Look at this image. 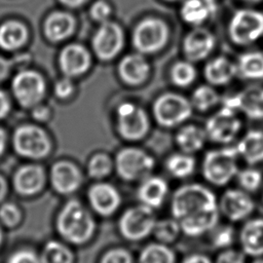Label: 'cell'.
Listing matches in <instances>:
<instances>
[{
  "instance_id": "6da1fadb",
  "label": "cell",
  "mask_w": 263,
  "mask_h": 263,
  "mask_svg": "<svg viewBox=\"0 0 263 263\" xmlns=\"http://www.w3.org/2000/svg\"><path fill=\"white\" fill-rule=\"evenodd\" d=\"M167 204L182 234L189 238L206 236L221 220L218 195L204 182H184L172 191Z\"/></svg>"
},
{
  "instance_id": "7a4b0ae2",
  "label": "cell",
  "mask_w": 263,
  "mask_h": 263,
  "mask_svg": "<svg viewBox=\"0 0 263 263\" xmlns=\"http://www.w3.org/2000/svg\"><path fill=\"white\" fill-rule=\"evenodd\" d=\"M53 227L57 237L73 248H82L95 239L98 232V217L85 201L73 196L65 198L58 209Z\"/></svg>"
},
{
  "instance_id": "3957f363",
  "label": "cell",
  "mask_w": 263,
  "mask_h": 263,
  "mask_svg": "<svg viewBox=\"0 0 263 263\" xmlns=\"http://www.w3.org/2000/svg\"><path fill=\"white\" fill-rule=\"evenodd\" d=\"M238 162L234 144L210 149L203 154L199 165L203 182L212 188L230 186L240 168Z\"/></svg>"
},
{
  "instance_id": "277c9868",
  "label": "cell",
  "mask_w": 263,
  "mask_h": 263,
  "mask_svg": "<svg viewBox=\"0 0 263 263\" xmlns=\"http://www.w3.org/2000/svg\"><path fill=\"white\" fill-rule=\"evenodd\" d=\"M156 211L136 202L120 211L117 217V232L126 242L140 243L152 237L157 220Z\"/></svg>"
},
{
  "instance_id": "5b68a950",
  "label": "cell",
  "mask_w": 263,
  "mask_h": 263,
  "mask_svg": "<svg viewBox=\"0 0 263 263\" xmlns=\"http://www.w3.org/2000/svg\"><path fill=\"white\" fill-rule=\"evenodd\" d=\"M114 157V174L124 183L137 184L154 173L156 160L145 149L128 145L120 148Z\"/></svg>"
},
{
  "instance_id": "8992f818",
  "label": "cell",
  "mask_w": 263,
  "mask_h": 263,
  "mask_svg": "<svg viewBox=\"0 0 263 263\" xmlns=\"http://www.w3.org/2000/svg\"><path fill=\"white\" fill-rule=\"evenodd\" d=\"M11 147L14 153L26 161L41 162L50 156L53 144L50 136L42 127L23 124L14 129Z\"/></svg>"
},
{
  "instance_id": "52a82bcc",
  "label": "cell",
  "mask_w": 263,
  "mask_h": 263,
  "mask_svg": "<svg viewBox=\"0 0 263 263\" xmlns=\"http://www.w3.org/2000/svg\"><path fill=\"white\" fill-rule=\"evenodd\" d=\"M48 186L64 198L75 196L84 186L85 172L71 159H58L47 170Z\"/></svg>"
},
{
  "instance_id": "ba28073f",
  "label": "cell",
  "mask_w": 263,
  "mask_h": 263,
  "mask_svg": "<svg viewBox=\"0 0 263 263\" xmlns=\"http://www.w3.org/2000/svg\"><path fill=\"white\" fill-rule=\"evenodd\" d=\"M191 101L176 92H164L158 96L152 105V115L158 125L175 128L185 123L192 115Z\"/></svg>"
},
{
  "instance_id": "9c48e42d",
  "label": "cell",
  "mask_w": 263,
  "mask_h": 263,
  "mask_svg": "<svg viewBox=\"0 0 263 263\" xmlns=\"http://www.w3.org/2000/svg\"><path fill=\"white\" fill-rule=\"evenodd\" d=\"M170 39L167 24L155 16L141 20L132 33V43L137 52L144 55L154 54L165 47Z\"/></svg>"
},
{
  "instance_id": "30bf717a",
  "label": "cell",
  "mask_w": 263,
  "mask_h": 263,
  "mask_svg": "<svg viewBox=\"0 0 263 263\" xmlns=\"http://www.w3.org/2000/svg\"><path fill=\"white\" fill-rule=\"evenodd\" d=\"M9 183L11 191L20 198H35L48 186L47 170L41 162L26 161L14 168Z\"/></svg>"
},
{
  "instance_id": "8fae6325",
  "label": "cell",
  "mask_w": 263,
  "mask_h": 263,
  "mask_svg": "<svg viewBox=\"0 0 263 263\" xmlns=\"http://www.w3.org/2000/svg\"><path fill=\"white\" fill-rule=\"evenodd\" d=\"M257 200L237 186L225 187L218 196V208L221 218L231 224H241L253 217L257 211Z\"/></svg>"
},
{
  "instance_id": "7c38bea8",
  "label": "cell",
  "mask_w": 263,
  "mask_h": 263,
  "mask_svg": "<svg viewBox=\"0 0 263 263\" xmlns=\"http://www.w3.org/2000/svg\"><path fill=\"white\" fill-rule=\"evenodd\" d=\"M122 202L121 191L108 180L93 181L86 188L85 203L98 218L114 217L120 212Z\"/></svg>"
},
{
  "instance_id": "4fadbf2b",
  "label": "cell",
  "mask_w": 263,
  "mask_h": 263,
  "mask_svg": "<svg viewBox=\"0 0 263 263\" xmlns=\"http://www.w3.org/2000/svg\"><path fill=\"white\" fill-rule=\"evenodd\" d=\"M230 40L238 46H248L263 37V12L254 8L236 10L228 23Z\"/></svg>"
},
{
  "instance_id": "5bb4252c",
  "label": "cell",
  "mask_w": 263,
  "mask_h": 263,
  "mask_svg": "<svg viewBox=\"0 0 263 263\" xmlns=\"http://www.w3.org/2000/svg\"><path fill=\"white\" fill-rule=\"evenodd\" d=\"M116 130L122 140L129 143L139 142L145 139L150 130L149 116L135 103H121L116 110Z\"/></svg>"
},
{
  "instance_id": "9a60e30c",
  "label": "cell",
  "mask_w": 263,
  "mask_h": 263,
  "mask_svg": "<svg viewBox=\"0 0 263 263\" xmlns=\"http://www.w3.org/2000/svg\"><path fill=\"white\" fill-rule=\"evenodd\" d=\"M125 35L122 27L109 20L99 25L91 37V49L93 54L102 62L114 60L123 49Z\"/></svg>"
},
{
  "instance_id": "2e32d148",
  "label": "cell",
  "mask_w": 263,
  "mask_h": 263,
  "mask_svg": "<svg viewBox=\"0 0 263 263\" xmlns=\"http://www.w3.org/2000/svg\"><path fill=\"white\" fill-rule=\"evenodd\" d=\"M11 90L16 102L24 108H33L41 104L45 90L43 76L34 70H23L14 75Z\"/></svg>"
},
{
  "instance_id": "e0dca14e",
  "label": "cell",
  "mask_w": 263,
  "mask_h": 263,
  "mask_svg": "<svg viewBox=\"0 0 263 263\" xmlns=\"http://www.w3.org/2000/svg\"><path fill=\"white\" fill-rule=\"evenodd\" d=\"M242 123L237 114L219 109L211 115L204 125L208 140L218 146L232 145L240 134Z\"/></svg>"
},
{
  "instance_id": "ac0fdd59",
  "label": "cell",
  "mask_w": 263,
  "mask_h": 263,
  "mask_svg": "<svg viewBox=\"0 0 263 263\" xmlns=\"http://www.w3.org/2000/svg\"><path fill=\"white\" fill-rule=\"evenodd\" d=\"M171 193L172 191L166 178L154 173L137 183L135 192L137 202L154 211L161 209L168 202Z\"/></svg>"
},
{
  "instance_id": "d6986e66",
  "label": "cell",
  "mask_w": 263,
  "mask_h": 263,
  "mask_svg": "<svg viewBox=\"0 0 263 263\" xmlns=\"http://www.w3.org/2000/svg\"><path fill=\"white\" fill-rule=\"evenodd\" d=\"M216 37L209 29L193 27L183 38L182 50L186 60L196 63L205 60L216 47Z\"/></svg>"
},
{
  "instance_id": "ffe728a7",
  "label": "cell",
  "mask_w": 263,
  "mask_h": 263,
  "mask_svg": "<svg viewBox=\"0 0 263 263\" xmlns=\"http://www.w3.org/2000/svg\"><path fill=\"white\" fill-rule=\"evenodd\" d=\"M92 64L90 51L80 43H69L59 54V67L64 76L76 78L85 74Z\"/></svg>"
},
{
  "instance_id": "44dd1931",
  "label": "cell",
  "mask_w": 263,
  "mask_h": 263,
  "mask_svg": "<svg viewBox=\"0 0 263 263\" xmlns=\"http://www.w3.org/2000/svg\"><path fill=\"white\" fill-rule=\"evenodd\" d=\"M237 245L249 259L263 257V216L254 215L240 224Z\"/></svg>"
},
{
  "instance_id": "7402d4cb",
  "label": "cell",
  "mask_w": 263,
  "mask_h": 263,
  "mask_svg": "<svg viewBox=\"0 0 263 263\" xmlns=\"http://www.w3.org/2000/svg\"><path fill=\"white\" fill-rule=\"evenodd\" d=\"M151 66L146 57L140 52L128 53L121 58L117 73L122 82L129 86L143 84L149 77Z\"/></svg>"
},
{
  "instance_id": "603a6c76",
  "label": "cell",
  "mask_w": 263,
  "mask_h": 263,
  "mask_svg": "<svg viewBox=\"0 0 263 263\" xmlns=\"http://www.w3.org/2000/svg\"><path fill=\"white\" fill-rule=\"evenodd\" d=\"M239 160L246 165L263 164V129L253 128L245 133L234 144Z\"/></svg>"
},
{
  "instance_id": "cb8c5ba5",
  "label": "cell",
  "mask_w": 263,
  "mask_h": 263,
  "mask_svg": "<svg viewBox=\"0 0 263 263\" xmlns=\"http://www.w3.org/2000/svg\"><path fill=\"white\" fill-rule=\"evenodd\" d=\"M76 25L73 14L64 10H55L46 16L43 23V33L49 41L62 42L73 35Z\"/></svg>"
},
{
  "instance_id": "d4e9b609",
  "label": "cell",
  "mask_w": 263,
  "mask_h": 263,
  "mask_svg": "<svg viewBox=\"0 0 263 263\" xmlns=\"http://www.w3.org/2000/svg\"><path fill=\"white\" fill-rule=\"evenodd\" d=\"M203 76L215 87L226 85L237 76L236 64L224 55L215 57L204 65Z\"/></svg>"
},
{
  "instance_id": "484cf974",
  "label": "cell",
  "mask_w": 263,
  "mask_h": 263,
  "mask_svg": "<svg viewBox=\"0 0 263 263\" xmlns=\"http://www.w3.org/2000/svg\"><path fill=\"white\" fill-rule=\"evenodd\" d=\"M163 168L170 178L186 182L196 172L197 162L194 155L177 151L166 156Z\"/></svg>"
},
{
  "instance_id": "4316f807",
  "label": "cell",
  "mask_w": 263,
  "mask_h": 263,
  "mask_svg": "<svg viewBox=\"0 0 263 263\" xmlns=\"http://www.w3.org/2000/svg\"><path fill=\"white\" fill-rule=\"evenodd\" d=\"M208 141L204 128L194 124L181 126L175 135V144L179 151L192 155L200 152Z\"/></svg>"
},
{
  "instance_id": "83f0119b",
  "label": "cell",
  "mask_w": 263,
  "mask_h": 263,
  "mask_svg": "<svg viewBox=\"0 0 263 263\" xmlns=\"http://www.w3.org/2000/svg\"><path fill=\"white\" fill-rule=\"evenodd\" d=\"M41 263H76L74 248L59 237L43 242L39 250Z\"/></svg>"
},
{
  "instance_id": "f1b7e54d",
  "label": "cell",
  "mask_w": 263,
  "mask_h": 263,
  "mask_svg": "<svg viewBox=\"0 0 263 263\" xmlns=\"http://www.w3.org/2000/svg\"><path fill=\"white\" fill-rule=\"evenodd\" d=\"M29 37L27 26L21 21L10 20L0 25V48L14 51L26 44Z\"/></svg>"
},
{
  "instance_id": "f546056e",
  "label": "cell",
  "mask_w": 263,
  "mask_h": 263,
  "mask_svg": "<svg viewBox=\"0 0 263 263\" xmlns=\"http://www.w3.org/2000/svg\"><path fill=\"white\" fill-rule=\"evenodd\" d=\"M136 260L137 263H178L179 261L173 246L155 240L145 243L136 255Z\"/></svg>"
},
{
  "instance_id": "4dcf8cb0",
  "label": "cell",
  "mask_w": 263,
  "mask_h": 263,
  "mask_svg": "<svg viewBox=\"0 0 263 263\" xmlns=\"http://www.w3.org/2000/svg\"><path fill=\"white\" fill-rule=\"evenodd\" d=\"M238 93L240 112L251 120H263V86L252 85Z\"/></svg>"
},
{
  "instance_id": "1f68e13d",
  "label": "cell",
  "mask_w": 263,
  "mask_h": 263,
  "mask_svg": "<svg viewBox=\"0 0 263 263\" xmlns=\"http://www.w3.org/2000/svg\"><path fill=\"white\" fill-rule=\"evenodd\" d=\"M84 172L91 182L108 180L114 174V157L107 152H95L88 157Z\"/></svg>"
},
{
  "instance_id": "d6a6232c",
  "label": "cell",
  "mask_w": 263,
  "mask_h": 263,
  "mask_svg": "<svg viewBox=\"0 0 263 263\" xmlns=\"http://www.w3.org/2000/svg\"><path fill=\"white\" fill-rule=\"evenodd\" d=\"M216 12L204 0H183L180 7L181 18L192 27L201 26Z\"/></svg>"
},
{
  "instance_id": "836d02e7",
  "label": "cell",
  "mask_w": 263,
  "mask_h": 263,
  "mask_svg": "<svg viewBox=\"0 0 263 263\" xmlns=\"http://www.w3.org/2000/svg\"><path fill=\"white\" fill-rule=\"evenodd\" d=\"M235 64L237 76L251 81L263 80V52L257 50L243 52Z\"/></svg>"
},
{
  "instance_id": "e575fe53",
  "label": "cell",
  "mask_w": 263,
  "mask_h": 263,
  "mask_svg": "<svg viewBox=\"0 0 263 263\" xmlns=\"http://www.w3.org/2000/svg\"><path fill=\"white\" fill-rule=\"evenodd\" d=\"M181 235L183 234L180 224L174 217L170 215L168 217L157 218L152 232L153 240L173 246L176 241H178Z\"/></svg>"
},
{
  "instance_id": "d590c367",
  "label": "cell",
  "mask_w": 263,
  "mask_h": 263,
  "mask_svg": "<svg viewBox=\"0 0 263 263\" xmlns=\"http://www.w3.org/2000/svg\"><path fill=\"white\" fill-rule=\"evenodd\" d=\"M210 246L218 251L235 247L237 245V229L233 224L225 222L219 223L208 235Z\"/></svg>"
},
{
  "instance_id": "8d00e7d4",
  "label": "cell",
  "mask_w": 263,
  "mask_h": 263,
  "mask_svg": "<svg viewBox=\"0 0 263 263\" xmlns=\"http://www.w3.org/2000/svg\"><path fill=\"white\" fill-rule=\"evenodd\" d=\"M234 182L235 186L246 192L252 195L259 194L263 186V172L259 166L246 165L238 170Z\"/></svg>"
},
{
  "instance_id": "74e56055",
  "label": "cell",
  "mask_w": 263,
  "mask_h": 263,
  "mask_svg": "<svg viewBox=\"0 0 263 263\" xmlns=\"http://www.w3.org/2000/svg\"><path fill=\"white\" fill-rule=\"evenodd\" d=\"M190 101L193 108L200 112H206L216 107L220 103L221 98L215 86L208 83L195 87Z\"/></svg>"
},
{
  "instance_id": "f35d334b",
  "label": "cell",
  "mask_w": 263,
  "mask_h": 263,
  "mask_svg": "<svg viewBox=\"0 0 263 263\" xmlns=\"http://www.w3.org/2000/svg\"><path fill=\"white\" fill-rule=\"evenodd\" d=\"M25 220V211L22 205L11 199L0 203V224L5 230L17 229Z\"/></svg>"
},
{
  "instance_id": "ab89813d",
  "label": "cell",
  "mask_w": 263,
  "mask_h": 263,
  "mask_svg": "<svg viewBox=\"0 0 263 263\" xmlns=\"http://www.w3.org/2000/svg\"><path fill=\"white\" fill-rule=\"evenodd\" d=\"M196 69L194 63L188 60L176 62L170 71L171 81L178 87H188L196 79Z\"/></svg>"
},
{
  "instance_id": "60d3db41",
  "label": "cell",
  "mask_w": 263,
  "mask_h": 263,
  "mask_svg": "<svg viewBox=\"0 0 263 263\" xmlns=\"http://www.w3.org/2000/svg\"><path fill=\"white\" fill-rule=\"evenodd\" d=\"M98 263H137V260L136 255L126 247L113 246L100 255Z\"/></svg>"
},
{
  "instance_id": "b9f144b4",
  "label": "cell",
  "mask_w": 263,
  "mask_h": 263,
  "mask_svg": "<svg viewBox=\"0 0 263 263\" xmlns=\"http://www.w3.org/2000/svg\"><path fill=\"white\" fill-rule=\"evenodd\" d=\"M4 263H41L39 251L31 247H17L6 257Z\"/></svg>"
},
{
  "instance_id": "7bdbcfd3",
  "label": "cell",
  "mask_w": 263,
  "mask_h": 263,
  "mask_svg": "<svg viewBox=\"0 0 263 263\" xmlns=\"http://www.w3.org/2000/svg\"><path fill=\"white\" fill-rule=\"evenodd\" d=\"M112 5L106 0H95L90 4L88 10L90 18L99 24L109 21L112 15Z\"/></svg>"
},
{
  "instance_id": "ee69618b",
  "label": "cell",
  "mask_w": 263,
  "mask_h": 263,
  "mask_svg": "<svg viewBox=\"0 0 263 263\" xmlns=\"http://www.w3.org/2000/svg\"><path fill=\"white\" fill-rule=\"evenodd\" d=\"M249 258L238 247L218 251L214 263H248Z\"/></svg>"
},
{
  "instance_id": "f6af8a7d",
  "label": "cell",
  "mask_w": 263,
  "mask_h": 263,
  "mask_svg": "<svg viewBox=\"0 0 263 263\" xmlns=\"http://www.w3.org/2000/svg\"><path fill=\"white\" fill-rule=\"evenodd\" d=\"M75 91V84L72 78L64 76L55 81L53 86V92L55 97L60 100H67Z\"/></svg>"
},
{
  "instance_id": "bcb514c9",
  "label": "cell",
  "mask_w": 263,
  "mask_h": 263,
  "mask_svg": "<svg viewBox=\"0 0 263 263\" xmlns=\"http://www.w3.org/2000/svg\"><path fill=\"white\" fill-rule=\"evenodd\" d=\"M178 263H214V259L203 252H191L179 260Z\"/></svg>"
},
{
  "instance_id": "7dc6e473",
  "label": "cell",
  "mask_w": 263,
  "mask_h": 263,
  "mask_svg": "<svg viewBox=\"0 0 263 263\" xmlns=\"http://www.w3.org/2000/svg\"><path fill=\"white\" fill-rule=\"evenodd\" d=\"M32 116L38 121H47L50 117V109L47 106L39 104L32 108Z\"/></svg>"
},
{
  "instance_id": "c3c4849f",
  "label": "cell",
  "mask_w": 263,
  "mask_h": 263,
  "mask_svg": "<svg viewBox=\"0 0 263 263\" xmlns=\"http://www.w3.org/2000/svg\"><path fill=\"white\" fill-rule=\"evenodd\" d=\"M11 191L9 179H7L1 172H0V203L8 199V195Z\"/></svg>"
},
{
  "instance_id": "681fc988",
  "label": "cell",
  "mask_w": 263,
  "mask_h": 263,
  "mask_svg": "<svg viewBox=\"0 0 263 263\" xmlns=\"http://www.w3.org/2000/svg\"><path fill=\"white\" fill-rule=\"evenodd\" d=\"M10 108L11 104L8 96L0 89V119H3L8 115Z\"/></svg>"
},
{
  "instance_id": "f907efd6",
  "label": "cell",
  "mask_w": 263,
  "mask_h": 263,
  "mask_svg": "<svg viewBox=\"0 0 263 263\" xmlns=\"http://www.w3.org/2000/svg\"><path fill=\"white\" fill-rule=\"evenodd\" d=\"M10 69L11 62L8 59L0 55V82L3 81L9 75Z\"/></svg>"
},
{
  "instance_id": "816d5d0a",
  "label": "cell",
  "mask_w": 263,
  "mask_h": 263,
  "mask_svg": "<svg viewBox=\"0 0 263 263\" xmlns=\"http://www.w3.org/2000/svg\"><path fill=\"white\" fill-rule=\"evenodd\" d=\"M61 4L68 8H79L85 5L89 0H59Z\"/></svg>"
},
{
  "instance_id": "f5cc1de1",
  "label": "cell",
  "mask_w": 263,
  "mask_h": 263,
  "mask_svg": "<svg viewBox=\"0 0 263 263\" xmlns=\"http://www.w3.org/2000/svg\"><path fill=\"white\" fill-rule=\"evenodd\" d=\"M7 143H8V139H7L6 132L2 127H0V159L3 157L6 151Z\"/></svg>"
},
{
  "instance_id": "db71d44e",
  "label": "cell",
  "mask_w": 263,
  "mask_h": 263,
  "mask_svg": "<svg viewBox=\"0 0 263 263\" xmlns=\"http://www.w3.org/2000/svg\"><path fill=\"white\" fill-rule=\"evenodd\" d=\"M5 242V229L0 224V252L4 246Z\"/></svg>"
},
{
  "instance_id": "11a10c76",
  "label": "cell",
  "mask_w": 263,
  "mask_h": 263,
  "mask_svg": "<svg viewBox=\"0 0 263 263\" xmlns=\"http://www.w3.org/2000/svg\"><path fill=\"white\" fill-rule=\"evenodd\" d=\"M248 263H263V257H259V258H253L250 259V261Z\"/></svg>"
},
{
  "instance_id": "9f6ffc18",
  "label": "cell",
  "mask_w": 263,
  "mask_h": 263,
  "mask_svg": "<svg viewBox=\"0 0 263 263\" xmlns=\"http://www.w3.org/2000/svg\"><path fill=\"white\" fill-rule=\"evenodd\" d=\"M259 197H260V202L263 205V186H262V189H261V191L259 193Z\"/></svg>"
},
{
  "instance_id": "6f0895ef",
  "label": "cell",
  "mask_w": 263,
  "mask_h": 263,
  "mask_svg": "<svg viewBox=\"0 0 263 263\" xmlns=\"http://www.w3.org/2000/svg\"><path fill=\"white\" fill-rule=\"evenodd\" d=\"M242 1L248 2V3H258V2H260V1H262V0H242Z\"/></svg>"
},
{
  "instance_id": "680465c9",
  "label": "cell",
  "mask_w": 263,
  "mask_h": 263,
  "mask_svg": "<svg viewBox=\"0 0 263 263\" xmlns=\"http://www.w3.org/2000/svg\"><path fill=\"white\" fill-rule=\"evenodd\" d=\"M164 1H167V2H178V1H183V0H164Z\"/></svg>"
}]
</instances>
